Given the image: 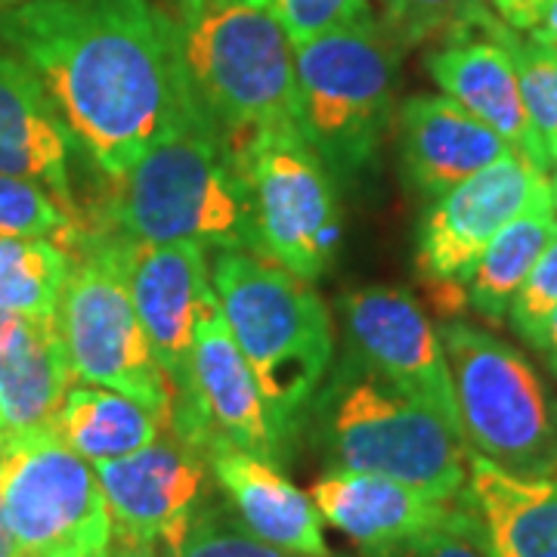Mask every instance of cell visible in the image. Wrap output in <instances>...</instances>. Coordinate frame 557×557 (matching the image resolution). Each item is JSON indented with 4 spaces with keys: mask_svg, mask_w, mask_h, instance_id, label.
I'll list each match as a JSON object with an SVG mask.
<instances>
[{
    "mask_svg": "<svg viewBox=\"0 0 557 557\" xmlns=\"http://www.w3.org/2000/svg\"><path fill=\"white\" fill-rule=\"evenodd\" d=\"M0 47L38 75L106 180L137 164L186 94L152 0H16L0 10Z\"/></svg>",
    "mask_w": 557,
    "mask_h": 557,
    "instance_id": "1",
    "label": "cell"
},
{
    "mask_svg": "<svg viewBox=\"0 0 557 557\" xmlns=\"http://www.w3.org/2000/svg\"><path fill=\"white\" fill-rule=\"evenodd\" d=\"M109 183L97 230L143 245L196 242L218 251H260L239 164L189 90L137 164Z\"/></svg>",
    "mask_w": 557,
    "mask_h": 557,
    "instance_id": "2",
    "label": "cell"
},
{
    "mask_svg": "<svg viewBox=\"0 0 557 557\" xmlns=\"http://www.w3.org/2000/svg\"><path fill=\"white\" fill-rule=\"evenodd\" d=\"M180 75L233 159L263 131L298 127L295 44L251 0H159Z\"/></svg>",
    "mask_w": 557,
    "mask_h": 557,
    "instance_id": "3",
    "label": "cell"
},
{
    "mask_svg": "<svg viewBox=\"0 0 557 557\" xmlns=\"http://www.w3.org/2000/svg\"><path fill=\"white\" fill-rule=\"evenodd\" d=\"M211 282L223 319L258 379L278 443H285L335 357L332 313L313 282L263 251H218Z\"/></svg>",
    "mask_w": 557,
    "mask_h": 557,
    "instance_id": "4",
    "label": "cell"
},
{
    "mask_svg": "<svg viewBox=\"0 0 557 557\" xmlns=\"http://www.w3.org/2000/svg\"><path fill=\"white\" fill-rule=\"evenodd\" d=\"M399 47L375 16L295 47L298 131L332 174L369 168L397 106Z\"/></svg>",
    "mask_w": 557,
    "mask_h": 557,
    "instance_id": "5",
    "label": "cell"
},
{
    "mask_svg": "<svg viewBox=\"0 0 557 557\" xmlns=\"http://www.w3.org/2000/svg\"><path fill=\"white\" fill-rule=\"evenodd\" d=\"M440 341L471 456L523 478L557 471V399L533 362L471 322H446Z\"/></svg>",
    "mask_w": 557,
    "mask_h": 557,
    "instance_id": "6",
    "label": "cell"
},
{
    "mask_svg": "<svg viewBox=\"0 0 557 557\" xmlns=\"http://www.w3.org/2000/svg\"><path fill=\"white\" fill-rule=\"evenodd\" d=\"M322 443L332 468L399 480L440 502H458L468 483L461 434L379 375L354 379L329 399Z\"/></svg>",
    "mask_w": 557,
    "mask_h": 557,
    "instance_id": "7",
    "label": "cell"
},
{
    "mask_svg": "<svg viewBox=\"0 0 557 557\" xmlns=\"http://www.w3.org/2000/svg\"><path fill=\"white\" fill-rule=\"evenodd\" d=\"M57 329L75 384L137 399L171 428L174 387L139 322L119 260L97 230H81L72 248Z\"/></svg>",
    "mask_w": 557,
    "mask_h": 557,
    "instance_id": "8",
    "label": "cell"
},
{
    "mask_svg": "<svg viewBox=\"0 0 557 557\" xmlns=\"http://www.w3.org/2000/svg\"><path fill=\"white\" fill-rule=\"evenodd\" d=\"M236 164L251 196L260 251L317 282L341 245V211L325 161L298 127H276L251 139Z\"/></svg>",
    "mask_w": 557,
    "mask_h": 557,
    "instance_id": "9",
    "label": "cell"
},
{
    "mask_svg": "<svg viewBox=\"0 0 557 557\" xmlns=\"http://www.w3.org/2000/svg\"><path fill=\"white\" fill-rule=\"evenodd\" d=\"M3 508L20 557H94L112 552L100 478L57 431L0 449Z\"/></svg>",
    "mask_w": 557,
    "mask_h": 557,
    "instance_id": "10",
    "label": "cell"
},
{
    "mask_svg": "<svg viewBox=\"0 0 557 557\" xmlns=\"http://www.w3.org/2000/svg\"><path fill=\"white\" fill-rule=\"evenodd\" d=\"M542 205H555L545 168L518 152L493 161L480 174L431 201L418 226V273L440 292H456V298L465 300L458 288L471 276L486 245L511 220Z\"/></svg>",
    "mask_w": 557,
    "mask_h": 557,
    "instance_id": "11",
    "label": "cell"
},
{
    "mask_svg": "<svg viewBox=\"0 0 557 557\" xmlns=\"http://www.w3.org/2000/svg\"><path fill=\"white\" fill-rule=\"evenodd\" d=\"M168 434L199 456L218 440L267 461H278L282 456L258 379L233 338L220 304H211L196 325L189 391L174 397Z\"/></svg>",
    "mask_w": 557,
    "mask_h": 557,
    "instance_id": "12",
    "label": "cell"
},
{
    "mask_svg": "<svg viewBox=\"0 0 557 557\" xmlns=\"http://www.w3.org/2000/svg\"><path fill=\"white\" fill-rule=\"evenodd\" d=\"M119 260L124 285L137 307V317L149 335L174 397L189 391L193 347L201 313L218 304L208 270V248L196 242L143 245L97 230Z\"/></svg>",
    "mask_w": 557,
    "mask_h": 557,
    "instance_id": "13",
    "label": "cell"
},
{
    "mask_svg": "<svg viewBox=\"0 0 557 557\" xmlns=\"http://www.w3.org/2000/svg\"><path fill=\"white\" fill-rule=\"evenodd\" d=\"M94 468L121 545H174L208 496V461L174 434Z\"/></svg>",
    "mask_w": 557,
    "mask_h": 557,
    "instance_id": "14",
    "label": "cell"
},
{
    "mask_svg": "<svg viewBox=\"0 0 557 557\" xmlns=\"http://www.w3.org/2000/svg\"><path fill=\"white\" fill-rule=\"evenodd\" d=\"M350 338L372 372L421 399L458 431L456 394L440 329L403 288H366L344 298ZM461 434V431H458Z\"/></svg>",
    "mask_w": 557,
    "mask_h": 557,
    "instance_id": "15",
    "label": "cell"
},
{
    "mask_svg": "<svg viewBox=\"0 0 557 557\" xmlns=\"http://www.w3.org/2000/svg\"><path fill=\"white\" fill-rule=\"evenodd\" d=\"M399 164L406 183L424 199L480 174L515 149L449 97H409L397 109Z\"/></svg>",
    "mask_w": 557,
    "mask_h": 557,
    "instance_id": "16",
    "label": "cell"
},
{
    "mask_svg": "<svg viewBox=\"0 0 557 557\" xmlns=\"http://www.w3.org/2000/svg\"><path fill=\"white\" fill-rule=\"evenodd\" d=\"M424 69L443 90V97L458 102L465 112H471L490 131H496L518 156L539 168H548L527 119L518 69L502 40L493 38L490 32L446 40L428 50Z\"/></svg>",
    "mask_w": 557,
    "mask_h": 557,
    "instance_id": "17",
    "label": "cell"
},
{
    "mask_svg": "<svg viewBox=\"0 0 557 557\" xmlns=\"http://www.w3.org/2000/svg\"><path fill=\"white\" fill-rule=\"evenodd\" d=\"M75 137L40 78L0 47V171L35 180L75 211L72 152ZM78 214V211H75Z\"/></svg>",
    "mask_w": 557,
    "mask_h": 557,
    "instance_id": "18",
    "label": "cell"
},
{
    "mask_svg": "<svg viewBox=\"0 0 557 557\" xmlns=\"http://www.w3.org/2000/svg\"><path fill=\"white\" fill-rule=\"evenodd\" d=\"M205 461L208 471L214 474L220 496L230 502V508L251 533L278 548H292L304 555L329 552L322 536V515L313 498L285 478L276 461L251 456L226 440L211 443Z\"/></svg>",
    "mask_w": 557,
    "mask_h": 557,
    "instance_id": "19",
    "label": "cell"
},
{
    "mask_svg": "<svg viewBox=\"0 0 557 557\" xmlns=\"http://www.w3.org/2000/svg\"><path fill=\"white\" fill-rule=\"evenodd\" d=\"M72 384L57 322L10 319L0 332V449L50 434Z\"/></svg>",
    "mask_w": 557,
    "mask_h": 557,
    "instance_id": "20",
    "label": "cell"
},
{
    "mask_svg": "<svg viewBox=\"0 0 557 557\" xmlns=\"http://www.w3.org/2000/svg\"><path fill=\"white\" fill-rule=\"evenodd\" d=\"M461 502L478 515L493 557H557V471L523 478L471 456Z\"/></svg>",
    "mask_w": 557,
    "mask_h": 557,
    "instance_id": "21",
    "label": "cell"
},
{
    "mask_svg": "<svg viewBox=\"0 0 557 557\" xmlns=\"http://www.w3.org/2000/svg\"><path fill=\"white\" fill-rule=\"evenodd\" d=\"M310 498L322 520H329L344 536L354 539L359 548L418 533L437 523L456 505L440 502L399 480L344 468H329L313 483Z\"/></svg>",
    "mask_w": 557,
    "mask_h": 557,
    "instance_id": "22",
    "label": "cell"
},
{
    "mask_svg": "<svg viewBox=\"0 0 557 557\" xmlns=\"http://www.w3.org/2000/svg\"><path fill=\"white\" fill-rule=\"evenodd\" d=\"M53 431L84 461L100 465L146 449L168 434V424L137 399L106 387L72 384Z\"/></svg>",
    "mask_w": 557,
    "mask_h": 557,
    "instance_id": "23",
    "label": "cell"
},
{
    "mask_svg": "<svg viewBox=\"0 0 557 557\" xmlns=\"http://www.w3.org/2000/svg\"><path fill=\"white\" fill-rule=\"evenodd\" d=\"M557 236L555 205H542L511 220L496 239L486 245L471 276L465 278L468 307L490 322H502L520 292L523 278L536 267L542 251Z\"/></svg>",
    "mask_w": 557,
    "mask_h": 557,
    "instance_id": "24",
    "label": "cell"
},
{
    "mask_svg": "<svg viewBox=\"0 0 557 557\" xmlns=\"http://www.w3.org/2000/svg\"><path fill=\"white\" fill-rule=\"evenodd\" d=\"M72 251L53 239L0 236V313L57 322Z\"/></svg>",
    "mask_w": 557,
    "mask_h": 557,
    "instance_id": "25",
    "label": "cell"
},
{
    "mask_svg": "<svg viewBox=\"0 0 557 557\" xmlns=\"http://www.w3.org/2000/svg\"><path fill=\"white\" fill-rule=\"evenodd\" d=\"M490 35L505 44L518 69L520 97L527 106V119L536 134L542 156L548 164L557 161V50L542 47L523 32H515L511 25L498 20Z\"/></svg>",
    "mask_w": 557,
    "mask_h": 557,
    "instance_id": "26",
    "label": "cell"
},
{
    "mask_svg": "<svg viewBox=\"0 0 557 557\" xmlns=\"http://www.w3.org/2000/svg\"><path fill=\"white\" fill-rule=\"evenodd\" d=\"M384 28L399 47H437L465 35H486L498 22L490 0H384Z\"/></svg>",
    "mask_w": 557,
    "mask_h": 557,
    "instance_id": "27",
    "label": "cell"
},
{
    "mask_svg": "<svg viewBox=\"0 0 557 557\" xmlns=\"http://www.w3.org/2000/svg\"><path fill=\"white\" fill-rule=\"evenodd\" d=\"M164 557H338L332 552L325 555H304L292 548H278L273 542L251 533L239 515L230 508V502L220 496L201 498L196 515L189 518L186 530L180 533L174 545L164 548Z\"/></svg>",
    "mask_w": 557,
    "mask_h": 557,
    "instance_id": "28",
    "label": "cell"
},
{
    "mask_svg": "<svg viewBox=\"0 0 557 557\" xmlns=\"http://www.w3.org/2000/svg\"><path fill=\"white\" fill-rule=\"evenodd\" d=\"M81 230L75 211H69L47 186L0 171V236L53 239L72 251Z\"/></svg>",
    "mask_w": 557,
    "mask_h": 557,
    "instance_id": "29",
    "label": "cell"
},
{
    "mask_svg": "<svg viewBox=\"0 0 557 557\" xmlns=\"http://www.w3.org/2000/svg\"><path fill=\"white\" fill-rule=\"evenodd\" d=\"M359 557H493L478 515L458 498L456 505L431 527L359 548Z\"/></svg>",
    "mask_w": 557,
    "mask_h": 557,
    "instance_id": "30",
    "label": "cell"
},
{
    "mask_svg": "<svg viewBox=\"0 0 557 557\" xmlns=\"http://www.w3.org/2000/svg\"><path fill=\"white\" fill-rule=\"evenodd\" d=\"M263 7L292 44H307L332 28L372 16L369 0H251Z\"/></svg>",
    "mask_w": 557,
    "mask_h": 557,
    "instance_id": "31",
    "label": "cell"
},
{
    "mask_svg": "<svg viewBox=\"0 0 557 557\" xmlns=\"http://www.w3.org/2000/svg\"><path fill=\"white\" fill-rule=\"evenodd\" d=\"M557 310V236L552 245L542 251V258L536 260V267L530 270V276L523 278L520 292L508 307V319L518 329V335L536 341L542 332L545 319Z\"/></svg>",
    "mask_w": 557,
    "mask_h": 557,
    "instance_id": "32",
    "label": "cell"
},
{
    "mask_svg": "<svg viewBox=\"0 0 557 557\" xmlns=\"http://www.w3.org/2000/svg\"><path fill=\"white\" fill-rule=\"evenodd\" d=\"M542 3L545 0H493V10H496L498 20L511 25L515 32H527L536 20Z\"/></svg>",
    "mask_w": 557,
    "mask_h": 557,
    "instance_id": "33",
    "label": "cell"
},
{
    "mask_svg": "<svg viewBox=\"0 0 557 557\" xmlns=\"http://www.w3.org/2000/svg\"><path fill=\"white\" fill-rule=\"evenodd\" d=\"M523 35L533 38L536 44H542V47L557 50V0H545V3L539 7L536 20H533V25H530Z\"/></svg>",
    "mask_w": 557,
    "mask_h": 557,
    "instance_id": "34",
    "label": "cell"
},
{
    "mask_svg": "<svg viewBox=\"0 0 557 557\" xmlns=\"http://www.w3.org/2000/svg\"><path fill=\"white\" fill-rule=\"evenodd\" d=\"M533 347H536L542 357L548 359L552 372L557 375V310L545 319V325H542V332H539L536 341H533Z\"/></svg>",
    "mask_w": 557,
    "mask_h": 557,
    "instance_id": "35",
    "label": "cell"
},
{
    "mask_svg": "<svg viewBox=\"0 0 557 557\" xmlns=\"http://www.w3.org/2000/svg\"><path fill=\"white\" fill-rule=\"evenodd\" d=\"M0 557H20L16 539L7 523V508H3V468H0Z\"/></svg>",
    "mask_w": 557,
    "mask_h": 557,
    "instance_id": "36",
    "label": "cell"
},
{
    "mask_svg": "<svg viewBox=\"0 0 557 557\" xmlns=\"http://www.w3.org/2000/svg\"><path fill=\"white\" fill-rule=\"evenodd\" d=\"M109 557H164L156 545H121L112 542V555Z\"/></svg>",
    "mask_w": 557,
    "mask_h": 557,
    "instance_id": "37",
    "label": "cell"
},
{
    "mask_svg": "<svg viewBox=\"0 0 557 557\" xmlns=\"http://www.w3.org/2000/svg\"><path fill=\"white\" fill-rule=\"evenodd\" d=\"M10 313H0V332H3V329H7V325H10Z\"/></svg>",
    "mask_w": 557,
    "mask_h": 557,
    "instance_id": "38",
    "label": "cell"
},
{
    "mask_svg": "<svg viewBox=\"0 0 557 557\" xmlns=\"http://www.w3.org/2000/svg\"><path fill=\"white\" fill-rule=\"evenodd\" d=\"M552 193H555V205H557V171H555V180H552Z\"/></svg>",
    "mask_w": 557,
    "mask_h": 557,
    "instance_id": "39",
    "label": "cell"
},
{
    "mask_svg": "<svg viewBox=\"0 0 557 557\" xmlns=\"http://www.w3.org/2000/svg\"><path fill=\"white\" fill-rule=\"evenodd\" d=\"M10 3H16V0H0V10H3V7H10Z\"/></svg>",
    "mask_w": 557,
    "mask_h": 557,
    "instance_id": "40",
    "label": "cell"
},
{
    "mask_svg": "<svg viewBox=\"0 0 557 557\" xmlns=\"http://www.w3.org/2000/svg\"><path fill=\"white\" fill-rule=\"evenodd\" d=\"M109 555H112V552H109ZM109 555H94V557H109Z\"/></svg>",
    "mask_w": 557,
    "mask_h": 557,
    "instance_id": "41",
    "label": "cell"
}]
</instances>
